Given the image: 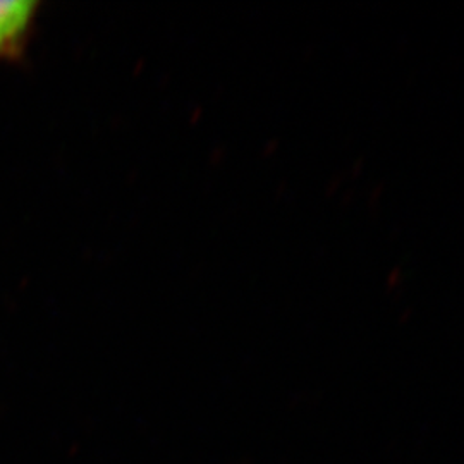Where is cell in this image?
<instances>
[{
    "mask_svg": "<svg viewBox=\"0 0 464 464\" xmlns=\"http://www.w3.org/2000/svg\"><path fill=\"white\" fill-rule=\"evenodd\" d=\"M38 4L32 0L0 2V59L17 57L28 40Z\"/></svg>",
    "mask_w": 464,
    "mask_h": 464,
    "instance_id": "6da1fadb",
    "label": "cell"
}]
</instances>
